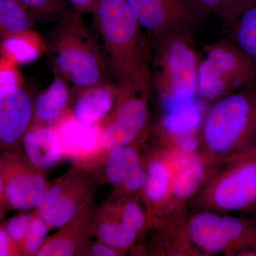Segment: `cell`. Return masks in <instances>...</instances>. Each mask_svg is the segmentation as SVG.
<instances>
[{"label": "cell", "mask_w": 256, "mask_h": 256, "mask_svg": "<svg viewBox=\"0 0 256 256\" xmlns=\"http://www.w3.org/2000/svg\"><path fill=\"white\" fill-rule=\"evenodd\" d=\"M78 92L72 114L89 124H100L106 120L114 111L118 97V86L106 82Z\"/></svg>", "instance_id": "obj_14"}, {"label": "cell", "mask_w": 256, "mask_h": 256, "mask_svg": "<svg viewBox=\"0 0 256 256\" xmlns=\"http://www.w3.org/2000/svg\"><path fill=\"white\" fill-rule=\"evenodd\" d=\"M88 178L79 172L70 171L47 190L36 208L48 228H62L88 207L90 196Z\"/></svg>", "instance_id": "obj_8"}, {"label": "cell", "mask_w": 256, "mask_h": 256, "mask_svg": "<svg viewBox=\"0 0 256 256\" xmlns=\"http://www.w3.org/2000/svg\"><path fill=\"white\" fill-rule=\"evenodd\" d=\"M156 88L168 110L197 97L198 60L190 28H174L154 40Z\"/></svg>", "instance_id": "obj_4"}, {"label": "cell", "mask_w": 256, "mask_h": 256, "mask_svg": "<svg viewBox=\"0 0 256 256\" xmlns=\"http://www.w3.org/2000/svg\"><path fill=\"white\" fill-rule=\"evenodd\" d=\"M79 14L94 13L97 0H66Z\"/></svg>", "instance_id": "obj_33"}, {"label": "cell", "mask_w": 256, "mask_h": 256, "mask_svg": "<svg viewBox=\"0 0 256 256\" xmlns=\"http://www.w3.org/2000/svg\"><path fill=\"white\" fill-rule=\"evenodd\" d=\"M224 28L227 38L240 48L256 67V0L240 10Z\"/></svg>", "instance_id": "obj_21"}, {"label": "cell", "mask_w": 256, "mask_h": 256, "mask_svg": "<svg viewBox=\"0 0 256 256\" xmlns=\"http://www.w3.org/2000/svg\"><path fill=\"white\" fill-rule=\"evenodd\" d=\"M28 162L10 154L2 156V196L10 208L22 212L36 208L48 188L38 170Z\"/></svg>", "instance_id": "obj_9"}, {"label": "cell", "mask_w": 256, "mask_h": 256, "mask_svg": "<svg viewBox=\"0 0 256 256\" xmlns=\"http://www.w3.org/2000/svg\"><path fill=\"white\" fill-rule=\"evenodd\" d=\"M170 138L174 140L178 151L184 154L196 153L200 146V138L196 137L195 132L180 134Z\"/></svg>", "instance_id": "obj_31"}, {"label": "cell", "mask_w": 256, "mask_h": 256, "mask_svg": "<svg viewBox=\"0 0 256 256\" xmlns=\"http://www.w3.org/2000/svg\"><path fill=\"white\" fill-rule=\"evenodd\" d=\"M197 97L216 101L256 82V67L228 38L206 45L200 55Z\"/></svg>", "instance_id": "obj_6"}, {"label": "cell", "mask_w": 256, "mask_h": 256, "mask_svg": "<svg viewBox=\"0 0 256 256\" xmlns=\"http://www.w3.org/2000/svg\"><path fill=\"white\" fill-rule=\"evenodd\" d=\"M186 232L192 244L208 254H220L229 250L222 224V215L203 210L188 220Z\"/></svg>", "instance_id": "obj_16"}, {"label": "cell", "mask_w": 256, "mask_h": 256, "mask_svg": "<svg viewBox=\"0 0 256 256\" xmlns=\"http://www.w3.org/2000/svg\"><path fill=\"white\" fill-rule=\"evenodd\" d=\"M55 75L63 77L77 90L106 82V65L79 13L60 16L50 38Z\"/></svg>", "instance_id": "obj_3"}, {"label": "cell", "mask_w": 256, "mask_h": 256, "mask_svg": "<svg viewBox=\"0 0 256 256\" xmlns=\"http://www.w3.org/2000/svg\"><path fill=\"white\" fill-rule=\"evenodd\" d=\"M33 116V104L20 86L1 87L0 89V140L11 146L18 142L26 132Z\"/></svg>", "instance_id": "obj_11"}, {"label": "cell", "mask_w": 256, "mask_h": 256, "mask_svg": "<svg viewBox=\"0 0 256 256\" xmlns=\"http://www.w3.org/2000/svg\"><path fill=\"white\" fill-rule=\"evenodd\" d=\"M106 176L122 191L134 193L144 190L146 170L134 148L129 146L109 152L106 164Z\"/></svg>", "instance_id": "obj_13"}, {"label": "cell", "mask_w": 256, "mask_h": 256, "mask_svg": "<svg viewBox=\"0 0 256 256\" xmlns=\"http://www.w3.org/2000/svg\"><path fill=\"white\" fill-rule=\"evenodd\" d=\"M41 48L38 37L32 30L2 40L3 58L15 64L28 63L36 60L41 54Z\"/></svg>", "instance_id": "obj_24"}, {"label": "cell", "mask_w": 256, "mask_h": 256, "mask_svg": "<svg viewBox=\"0 0 256 256\" xmlns=\"http://www.w3.org/2000/svg\"><path fill=\"white\" fill-rule=\"evenodd\" d=\"M48 226L38 214L34 217L31 228L21 247L24 255L36 256L46 240Z\"/></svg>", "instance_id": "obj_28"}, {"label": "cell", "mask_w": 256, "mask_h": 256, "mask_svg": "<svg viewBox=\"0 0 256 256\" xmlns=\"http://www.w3.org/2000/svg\"><path fill=\"white\" fill-rule=\"evenodd\" d=\"M54 126L64 154L86 156L101 148L100 124L84 122L70 114L64 116Z\"/></svg>", "instance_id": "obj_12"}, {"label": "cell", "mask_w": 256, "mask_h": 256, "mask_svg": "<svg viewBox=\"0 0 256 256\" xmlns=\"http://www.w3.org/2000/svg\"><path fill=\"white\" fill-rule=\"evenodd\" d=\"M210 168L198 195L204 210L228 213L256 208V148L239 152Z\"/></svg>", "instance_id": "obj_5"}, {"label": "cell", "mask_w": 256, "mask_h": 256, "mask_svg": "<svg viewBox=\"0 0 256 256\" xmlns=\"http://www.w3.org/2000/svg\"><path fill=\"white\" fill-rule=\"evenodd\" d=\"M200 128L201 156L210 166L248 149L256 134V82L214 101Z\"/></svg>", "instance_id": "obj_1"}, {"label": "cell", "mask_w": 256, "mask_h": 256, "mask_svg": "<svg viewBox=\"0 0 256 256\" xmlns=\"http://www.w3.org/2000/svg\"><path fill=\"white\" fill-rule=\"evenodd\" d=\"M69 82L55 75L48 88L38 96L33 104V116L36 124L54 126L65 114L70 92Z\"/></svg>", "instance_id": "obj_18"}, {"label": "cell", "mask_w": 256, "mask_h": 256, "mask_svg": "<svg viewBox=\"0 0 256 256\" xmlns=\"http://www.w3.org/2000/svg\"><path fill=\"white\" fill-rule=\"evenodd\" d=\"M87 208L64 226L63 230L46 239L36 256H69L77 252V249L82 244L84 234L88 226V222L90 220V213Z\"/></svg>", "instance_id": "obj_20"}, {"label": "cell", "mask_w": 256, "mask_h": 256, "mask_svg": "<svg viewBox=\"0 0 256 256\" xmlns=\"http://www.w3.org/2000/svg\"><path fill=\"white\" fill-rule=\"evenodd\" d=\"M210 166L197 153L185 154L174 175L170 196L176 201H185L196 194L206 180Z\"/></svg>", "instance_id": "obj_19"}, {"label": "cell", "mask_w": 256, "mask_h": 256, "mask_svg": "<svg viewBox=\"0 0 256 256\" xmlns=\"http://www.w3.org/2000/svg\"><path fill=\"white\" fill-rule=\"evenodd\" d=\"M97 235L100 242L114 249H124L136 242L138 234L122 222L106 220L99 226Z\"/></svg>", "instance_id": "obj_26"}, {"label": "cell", "mask_w": 256, "mask_h": 256, "mask_svg": "<svg viewBox=\"0 0 256 256\" xmlns=\"http://www.w3.org/2000/svg\"><path fill=\"white\" fill-rule=\"evenodd\" d=\"M114 111L101 126V148L106 151L128 146L146 131L149 120L150 82H118Z\"/></svg>", "instance_id": "obj_7"}, {"label": "cell", "mask_w": 256, "mask_h": 256, "mask_svg": "<svg viewBox=\"0 0 256 256\" xmlns=\"http://www.w3.org/2000/svg\"><path fill=\"white\" fill-rule=\"evenodd\" d=\"M142 30L156 40L174 28H190L197 16L188 0H126Z\"/></svg>", "instance_id": "obj_10"}, {"label": "cell", "mask_w": 256, "mask_h": 256, "mask_svg": "<svg viewBox=\"0 0 256 256\" xmlns=\"http://www.w3.org/2000/svg\"><path fill=\"white\" fill-rule=\"evenodd\" d=\"M184 153L178 152L174 159L158 158L152 160L146 170L144 194L153 204L162 203L170 196L174 175L182 162Z\"/></svg>", "instance_id": "obj_17"}, {"label": "cell", "mask_w": 256, "mask_h": 256, "mask_svg": "<svg viewBox=\"0 0 256 256\" xmlns=\"http://www.w3.org/2000/svg\"><path fill=\"white\" fill-rule=\"evenodd\" d=\"M34 18L63 16L66 13V0H16Z\"/></svg>", "instance_id": "obj_27"}, {"label": "cell", "mask_w": 256, "mask_h": 256, "mask_svg": "<svg viewBox=\"0 0 256 256\" xmlns=\"http://www.w3.org/2000/svg\"><path fill=\"white\" fill-rule=\"evenodd\" d=\"M92 14L119 82L151 80L148 47L127 1L97 0Z\"/></svg>", "instance_id": "obj_2"}, {"label": "cell", "mask_w": 256, "mask_h": 256, "mask_svg": "<svg viewBox=\"0 0 256 256\" xmlns=\"http://www.w3.org/2000/svg\"><path fill=\"white\" fill-rule=\"evenodd\" d=\"M121 222L138 234L146 224L144 210L138 202L128 201L121 212Z\"/></svg>", "instance_id": "obj_30"}, {"label": "cell", "mask_w": 256, "mask_h": 256, "mask_svg": "<svg viewBox=\"0 0 256 256\" xmlns=\"http://www.w3.org/2000/svg\"><path fill=\"white\" fill-rule=\"evenodd\" d=\"M14 246H16L10 238L4 228L2 227L0 230V256H8L16 255Z\"/></svg>", "instance_id": "obj_32"}, {"label": "cell", "mask_w": 256, "mask_h": 256, "mask_svg": "<svg viewBox=\"0 0 256 256\" xmlns=\"http://www.w3.org/2000/svg\"><path fill=\"white\" fill-rule=\"evenodd\" d=\"M89 255L94 256H118V252H116L114 248L106 245L104 242L96 244L90 248Z\"/></svg>", "instance_id": "obj_34"}, {"label": "cell", "mask_w": 256, "mask_h": 256, "mask_svg": "<svg viewBox=\"0 0 256 256\" xmlns=\"http://www.w3.org/2000/svg\"><path fill=\"white\" fill-rule=\"evenodd\" d=\"M203 120L192 102L182 104L168 111L162 120V131L171 138L186 133L195 132Z\"/></svg>", "instance_id": "obj_23"}, {"label": "cell", "mask_w": 256, "mask_h": 256, "mask_svg": "<svg viewBox=\"0 0 256 256\" xmlns=\"http://www.w3.org/2000/svg\"><path fill=\"white\" fill-rule=\"evenodd\" d=\"M28 162L38 170H48L60 162L64 152L54 126L36 124L22 138Z\"/></svg>", "instance_id": "obj_15"}, {"label": "cell", "mask_w": 256, "mask_h": 256, "mask_svg": "<svg viewBox=\"0 0 256 256\" xmlns=\"http://www.w3.org/2000/svg\"><path fill=\"white\" fill-rule=\"evenodd\" d=\"M34 18L16 0H0L1 40L31 31Z\"/></svg>", "instance_id": "obj_22"}, {"label": "cell", "mask_w": 256, "mask_h": 256, "mask_svg": "<svg viewBox=\"0 0 256 256\" xmlns=\"http://www.w3.org/2000/svg\"><path fill=\"white\" fill-rule=\"evenodd\" d=\"M252 1L254 0H188V2L197 18L214 14L222 20L224 26Z\"/></svg>", "instance_id": "obj_25"}, {"label": "cell", "mask_w": 256, "mask_h": 256, "mask_svg": "<svg viewBox=\"0 0 256 256\" xmlns=\"http://www.w3.org/2000/svg\"><path fill=\"white\" fill-rule=\"evenodd\" d=\"M35 214H22L10 218L4 228L10 238L21 249L24 240L31 228Z\"/></svg>", "instance_id": "obj_29"}]
</instances>
